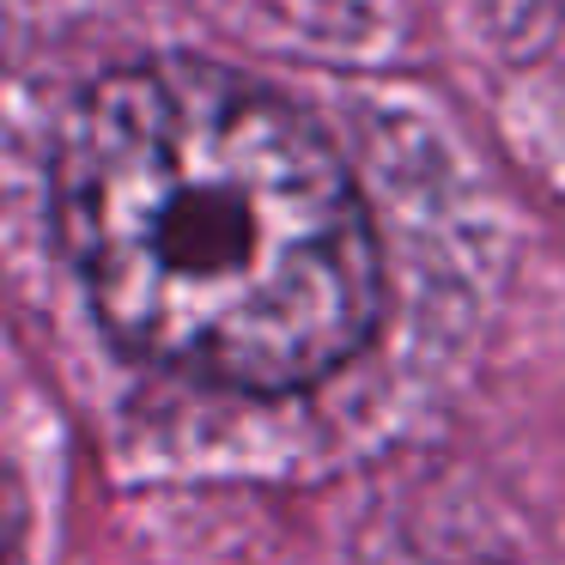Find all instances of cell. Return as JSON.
I'll return each mask as SVG.
<instances>
[{"mask_svg":"<svg viewBox=\"0 0 565 565\" xmlns=\"http://www.w3.org/2000/svg\"><path fill=\"white\" fill-rule=\"evenodd\" d=\"M55 232L128 353L220 390H310L383 310L377 232L329 135L195 55L79 92L55 135Z\"/></svg>","mask_w":565,"mask_h":565,"instance_id":"1","label":"cell"}]
</instances>
